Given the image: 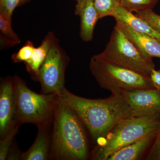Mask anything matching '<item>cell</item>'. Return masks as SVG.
<instances>
[{"mask_svg":"<svg viewBox=\"0 0 160 160\" xmlns=\"http://www.w3.org/2000/svg\"><path fill=\"white\" fill-rule=\"evenodd\" d=\"M75 13L80 18V38L84 42H90L93 37L96 24L100 19L92 1L82 0L77 3Z\"/></svg>","mask_w":160,"mask_h":160,"instance_id":"obj_10","label":"cell"},{"mask_svg":"<svg viewBox=\"0 0 160 160\" xmlns=\"http://www.w3.org/2000/svg\"><path fill=\"white\" fill-rule=\"evenodd\" d=\"M11 18L0 13V31L1 47H11L21 42V40L12 29Z\"/></svg>","mask_w":160,"mask_h":160,"instance_id":"obj_16","label":"cell"},{"mask_svg":"<svg viewBox=\"0 0 160 160\" xmlns=\"http://www.w3.org/2000/svg\"><path fill=\"white\" fill-rule=\"evenodd\" d=\"M12 77L16 105V124L21 126L30 123L37 127L52 125L58 95L36 93L29 89L19 77L15 75Z\"/></svg>","mask_w":160,"mask_h":160,"instance_id":"obj_4","label":"cell"},{"mask_svg":"<svg viewBox=\"0 0 160 160\" xmlns=\"http://www.w3.org/2000/svg\"><path fill=\"white\" fill-rule=\"evenodd\" d=\"M49 160L89 158L86 129L74 110L58 96L53 114Z\"/></svg>","mask_w":160,"mask_h":160,"instance_id":"obj_2","label":"cell"},{"mask_svg":"<svg viewBox=\"0 0 160 160\" xmlns=\"http://www.w3.org/2000/svg\"><path fill=\"white\" fill-rule=\"evenodd\" d=\"M136 15L145 20L155 29L160 33V15L156 13L152 9L143 12H138Z\"/></svg>","mask_w":160,"mask_h":160,"instance_id":"obj_21","label":"cell"},{"mask_svg":"<svg viewBox=\"0 0 160 160\" xmlns=\"http://www.w3.org/2000/svg\"><path fill=\"white\" fill-rule=\"evenodd\" d=\"M111 93L106 98L91 99L73 94L65 88L58 96L74 110L97 142L121 120L138 116L119 93Z\"/></svg>","mask_w":160,"mask_h":160,"instance_id":"obj_1","label":"cell"},{"mask_svg":"<svg viewBox=\"0 0 160 160\" xmlns=\"http://www.w3.org/2000/svg\"><path fill=\"white\" fill-rule=\"evenodd\" d=\"M54 36L53 32H49L42 44L37 48L35 47L30 60L25 63L27 71L34 81H38L39 71L46 59Z\"/></svg>","mask_w":160,"mask_h":160,"instance_id":"obj_15","label":"cell"},{"mask_svg":"<svg viewBox=\"0 0 160 160\" xmlns=\"http://www.w3.org/2000/svg\"><path fill=\"white\" fill-rule=\"evenodd\" d=\"M21 0H0V13L11 18L15 8L20 5Z\"/></svg>","mask_w":160,"mask_h":160,"instance_id":"obj_23","label":"cell"},{"mask_svg":"<svg viewBox=\"0 0 160 160\" xmlns=\"http://www.w3.org/2000/svg\"><path fill=\"white\" fill-rule=\"evenodd\" d=\"M159 0H119L120 6L131 12H143L152 9Z\"/></svg>","mask_w":160,"mask_h":160,"instance_id":"obj_17","label":"cell"},{"mask_svg":"<svg viewBox=\"0 0 160 160\" xmlns=\"http://www.w3.org/2000/svg\"><path fill=\"white\" fill-rule=\"evenodd\" d=\"M27 1V0H21L20 5H21V4H23V3L25 2H26Z\"/></svg>","mask_w":160,"mask_h":160,"instance_id":"obj_26","label":"cell"},{"mask_svg":"<svg viewBox=\"0 0 160 160\" xmlns=\"http://www.w3.org/2000/svg\"><path fill=\"white\" fill-rule=\"evenodd\" d=\"M76 1L77 3L79 2H81V1H82V0H76Z\"/></svg>","mask_w":160,"mask_h":160,"instance_id":"obj_27","label":"cell"},{"mask_svg":"<svg viewBox=\"0 0 160 160\" xmlns=\"http://www.w3.org/2000/svg\"><path fill=\"white\" fill-rule=\"evenodd\" d=\"M69 62V56L54 36L38 74L41 93L59 95L63 91L65 88V72Z\"/></svg>","mask_w":160,"mask_h":160,"instance_id":"obj_7","label":"cell"},{"mask_svg":"<svg viewBox=\"0 0 160 160\" xmlns=\"http://www.w3.org/2000/svg\"><path fill=\"white\" fill-rule=\"evenodd\" d=\"M89 69L99 86L111 93L138 89H155L150 77L107 62L95 55L90 59Z\"/></svg>","mask_w":160,"mask_h":160,"instance_id":"obj_6","label":"cell"},{"mask_svg":"<svg viewBox=\"0 0 160 160\" xmlns=\"http://www.w3.org/2000/svg\"><path fill=\"white\" fill-rule=\"evenodd\" d=\"M113 17L115 20L121 21L134 31L154 38L160 42L159 32L155 30L145 20L133 14L122 6H119L118 7Z\"/></svg>","mask_w":160,"mask_h":160,"instance_id":"obj_13","label":"cell"},{"mask_svg":"<svg viewBox=\"0 0 160 160\" xmlns=\"http://www.w3.org/2000/svg\"><path fill=\"white\" fill-rule=\"evenodd\" d=\"M150 78L153 86L156 89H160V69L157 70L152 69L150 74Z\"/></svg>","mask_w":160,"mask_h":160,"instance_id":"obj_25","label":"cell"},{"mask_svg":"<svg viewBox=\"0 0 160 160\" xmlns=\"http://www.w3.org/2000/svg\"><path fill=\"white\" fill-rule=\"evenodd\" d=\"M50 126L38 127L37 136L34 142L28 150L22 152L21 160H49L51 143Z\"/></svg>","mask_w":160,"mask_h":160,"instance_id":"obj_11","label":"cell"},{"mask_svg":"<svg viewBox=\"0 0 160 160\" xmlns=\"http://www.w3.org/2000/svg\"><path fill=\"white\" fill-rule=\"evenodd\" d=\"M35 48V47L32 42L27 41L17 52L12 54V62L16 63L22 62H27L31 58Z\"/></svg>","mask_w":160,"mask_h":160,"instance_id":"obj_19","label":"cell"},{"mask_svg":"<svg viewBox=\"0 0 160 160\" xmlns=\"http://www.w3.org/2000/svg\"><path fill=\"white\" fill-rule=\"evenodd\" d=\"M119 93L138 116L160 113V89H138Z\"/></svg>","mask_w":160,"mask_h":160,"instance_id":"obj_8","label":"cell"},{"mask_svg":"<svg viewBox=\"0 0 160 160\" xmlns=\"http://www.w3.org/2000/svg\"><path fill=\"white\" fill-rule=\"evenodd\" d=\"M95 8L99 15L100 19L107 16L113 17L118 7L120 6L119 0H92Z\"/></svg>","mask_w":160,"mask_h":160,"instance_id":"obj_18","label":"cell"},{"mask_svg":"<svg viewBox=\"0 0 160 160\" xmlns=\"http://www.w3.org/2000/svg\"><path fill=\"white\" fill-rule=\"evenodd\" d=\"M160 126V113L127 118L120 121L97 142L91 158L107 160L110 155L127 145L153 133Z\"/></svg>","mask_w":160,"mask_h":160,"instance_id":"obj_3","label":"cell"},{"mask_svg":"<svg viewBox=\"0 0 160 160\" xmlns=\"http://www.w3.org/2000/svg\"><path fill=\"white\" fill-rule=\"evenodd\" d=\"M153 133L121 148L110 155L107 160H135L149 148L156 136Z\"/></svg>","mask_w":160,"mask_h":160,"instance_id":"obj_14","label":"cell"},{"mask_svg":"<svg viewBox=\"0 0 160 160\" xmlns=\"http://www.w3.org/2000/svg\"><path fill=\"white\" fill-rule=\"evenodd\" d=\"M95 56L107 62L149 77L155 67L152 58L145 55L117 23L105 49Z\"/></svg>","mask_w":160,"mask_h":160,"instance_id":"obj_5","label":"cell"},{"mask_svg":"<svg viewBox=\"0 0 160 160\" xmlns=\"http://www.w3.org/2000/svg\"><path fill=\"white\" fill-rule=\"evenodd\" d=\"M16 112L13 77H7L2 80L0 85V139L18 125L16 123Z\"/></svg>","mask_w":160,"mask_h":160,"instance_id":"obj_9","label":"cell"},{"mask_svg":"<svg viewBox=\"0 0 160 160\" xmlns=\"http://www.w3.org/2000/svg\"><path fill=\"white\" fill-rule=\"evenodd\" d=\"M20 126V125H17L5 137L0 139V160H7L9 149Z\"/></svg>","mask_w":160,"mask_h":160,"instance_id":"obj_20","label":"cell"},{"mask_svg":"<svg viewBox=\"0 0 160 160\" xmlns=\"http://www.w3.org/2000/svg\"><path fill=\"white\" fill-rule=\"evenodd\" d=\"M148 160H160V126L146 156Z\"/></svg>","mask_w":160,"mask_h":160,"instance_id":"obj_22","label":"cell"},{"mask_svg":"<svg viewBox=\"0 0 160 160\" xmlns=\"http://www.w3.org/2000/svg\"><path fill=\"white\" fill-rule=\"evenodd\" d=\"M125 34L146 56L160 58V42L154 38L134 31L121 21L116 20Z\"/></svg>","mask_w":160,"mask_h":160,"instance_id":"obj_12","label":"cell"},{"mask_svg":"<svg viewBox=\"0 0 160 160\" xmlns=\"http://www.w3.org/2000/svg\"><path fill=\"white\" fill-rule=\"evenodd\" d=\"M22 152H20L16 144L12 143L8 152L7 160H21Z\"/></svg>","mask_w":160,"mask_h":160,"instance_id":"obj_24","label":"cell"}]
</instances>
